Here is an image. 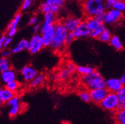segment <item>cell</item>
Segmentation results:
<instances>
[{
	"label": "cell",
	"mask_w": 125,
	"mask_h": 124,
	"mask_svg": "<svg viewBox=\"0 0 125 124\" xmlns=\"http://www.w3.org/2000/svg\"><path fill=\"white\" fill-rule=\"evenodd\" d=\"M79 97L83 102L89 103L92 101L91 99L90 91L88 89H83L79 91Z\"/></svg>",
	"instance_id": "cell-24"
},
{
	"label": "cell",
	"mask_w": 125,
	"mask_h": 124,
	"mask_svg": "<svg viewBox=\"0 0 125 124\" xmlns=\"http://www.w3.org/2000/svg\"><path fill=\"white\" fill-rule=\"evenodd\" d=\"M72 33L74 36L75 39H79L88 36L90 33V30H89L85 20H82L79 26Z\"/></svg>",
	"instance_id": "cell-11"
},
{
	"label": "cell",
	"mask_w": 125,
	"mask_h": 124,
	"mask_svg": "<svg viewBox=\"0 0 125 124\" xmlns=\"http://www.w3.org/2000/svg\"><path fill=\"white\" fill-rule=\"evenodd\" d=\"M117 96L119 97L121 103H123L125 101V86H123L120 91L117 93Z\"/></svg>",
	"instance_id": "cell-34"
},
{
	"label": "cell",
	"mask_w": 125,
	"mask_h": 124,
	"mask_svg": "<svg viewBox=\"0 0 125 124\" xmlns=\"http://www.w3.org/2000/svg\"><path fill=\"white\" fill-rule=\"evenodd\" d=\"M124 14L117 10L111 8L105 11L104 24L113 25L117 24L123 18Z\"/></svg>",
	"instance_id": "cell-5"
},
{
	"label": "cell",
	"mask_w": 125,
	"mask_h": 124,
	"mask_svg": "<svg viewBox=\"0 0 125 124\" xmlns=\"http://www.w3.org/2000/svg\"><path fill=\"white\" fill-rule=\"evenodd\" d=\"M68 31L63 26L62 22H57L54 25V34L51 48L54 51H59L65 46V41Z\"/></svg>",
	"instance_id": "cell-2"
},
{
	"label": "cell",
	"mask_w": 125,
	"mask_h": 124,
	"mask_svg": "<svg viewBox=\"0 0 125 124\" xmlns=\"http://www.w3.org/2000/svg\"><path fill=\"white\" fill-rule=\"evenodd\" d=\"M105 12L102 13H100L98 15H97V17H95V18L98 20L99 22H100L101 23H104V20H105Z\"/></svg>",
	"instance_id": "cell-43"
},
{
	"label": "cell",
	"mask_w": 125,
	"mask_h": 124,
	"mask_svg": "<svg viewBox=\"0 0 125 124\" xmlns=\"http://www.w3.org/2000/svg\"><path fill=\"white\" fill-rule=\"evenodd\" d=\"M3 103H2L1 101H0V106H1L3 105Z\"/></svg>",
	"instance_id": "cell-49"
},
{
	"label": "cell",
	"mask_w": 125,
	"mask_h": 124,
	"mask_svg": "<svg viewBox=\"0 0 125 124\" xmlns=\"http://www.w3.org/2000/svg\"><path fill=\"white\" fill-rule=\"evenodd\" d=\"M100 106L105 110L116 112L121 108V103L116 93H109L100 103Z\"/></svg>",
	"instance_id": "cell-4"
},
{
	"label": "cell",
	"mask_w": 125,
	"mask_h": 124,
	"mask_svg": "<svg viewBox=\"0 0 125 124\" xmlns=\"http://www.w3.org/2000/svg\"><path fill=\"white\" fill-rule=\"evenodd\" d=\"M71 74H72L70 72V71L65 67L60 70L59 75V77H60V79H62V80H67V79H68L69 78Z\"/></svg>",
	"instance_id": "cell-31"
},
{
	"label": "cell",
	"mask_w": 125,
	"mask_h": 124,
	"mask_svg": "<svg viewBox=\"0 0 125 124\" xmlns=\"http://www.w3.org/2000/svg\"><path fill=\"white\" fill-rule=\"evenodd\" d=\"M109 43L117 51H121L123 49V44L121 41L120 38L116 35L112 36Z\"/></svg>",
	"instance_id": "cell-19"
},
{
	"label": "cell",
	"mask_w": 125,
	"mask_h": 124,
	"mask_svg": "<svg viewBox=\"0 0 125 124\" xmlns=\"http://www.w3.org/2000/svg\"><path fill=\"white\" fill-rule=\"evenodd\" d=\"M81 81L89 91L106 88V80L97 70L86 76H81Z\"/></svg>",
	"instance_id": "cell-1"
},
{
	"label": "cell",
	"mask_w": 125,
	"mask_h": 124,
	"mask_svg": "<svg viewBox=\"0 0 125 124\" xmlns=\"http://www.w3.org/2000/svg\"><path fill=\"white\" fill-rule=\"evenodd\" d=\"M121 109H123L125 110V101L121 103Z\"/></svg>",
	"instance_id": "cell-48"
},
{
	"label": "cell",
	"mask_w": 125,
	"mask_h": 124,
	"mask_svg": "<svg viewBox=\"0 0 125 124\" xmlns=\"http://www.w3.org/2000/svg\"><path fill=\"white\" fill-rule=\"evenodd\" d=\"M75 38L74 36H73V33L72 32H69L66 38H65V46H68L69 45L71 44L73 41H74Z\"/></svg>",
	"instance_id": "cell-36"
},
{
	"label": "cell",
	"mask_w": 125,
	"mask_h": 124,
	"mask_svg": "<svg viewBox=\"0 0 125 124\" xmlns=\"http://www.w3.org/2000/svg\"><path fill=\"white\" fill-rule=\"evenodd\" d=\"M38 24H39V18H38V16L37 15L32 16L28 22L29 25H32V26H34V25H36Z\"/></svg>",
	"instance_id": "cell-37"
},
{
	"label": "cell",
	"mask_w": 125,
	"mask_h": 124,
	"mask_svg": "<svg viewBox=\"0 0 125 124\" xmlns=\"http://www.w3.org/2000/svg\"><path fill=\"white\" fill-rule=\"evenodd\" d=\"M50 6V11L56 15L61 10V8L65 5L63 0H46Z\"/></svg>",
	"instance_id": "cell-14"
},
{
	"label": "cell",
	"mask_w": 125,
	"mask_h": 124,
	"mask_svg": "<svg viewBox=\"0 0 125 124\" xmlns=\"http://www.w3.org/2000/svg\"><path fill=\"white\" fill-rule=\"evenodd\" d=\"M44 80H45V76L43 74H38L37 76L35 77L33 80L30 82V86L31 87L36 88L38 87H40L44 83Z\"/></svg>",
	"instance_id": "cell-21"
},
{
	"label": "cell",
	"mask_w": 125,
	"mask_h": 124,
	"mask_svg": "<svg viewBox=\"0 0 125 124\" xmlns=\"http://www.w3.org/2000/svg\"><path fill=\"white\" fill-rule=\"evenodd\" d=\"M16 79H17V74L15 71L11 68L5 71L4 72L1 73V79L5 84L15 81L16 80Z\"/></svg>",
	"instance_id": "cell-13"
},
{
	"label": "cell",
	"mask_w": 125,
	"mask_h": 124,
	"mask_svg": "<svg viewBox=\"0 0 125 124\" xmlns=\"http://www.w3.org/2000/svg\"><path fill=\"white\" fill-rule=\"evenodd\" d=\"M81 19L78 17H69L63 20L62 24L68 32H73L81 24Z\"/></svg>",
	"instance_id": "cell-10"
},
{
	"label": "cell",
	"mask_w": 125,
	"mask_h": 124,
	"mask_svg": "<svg viewBox=\"0 0 125 124\" xmlns=\"http://www.w3.org/2000/svg\"><path fill=\"white\" fill-rule=\"evenodd\" d=\"M40 34L44 47L50 46L53 38L54 25L50 27H45L41 25Z\"/></svg>",
	"instance_id": "cell-7"
},
{
	"label": "cell",
	"mask_w": 125,
	"mask_h": 124,
	"mask_svg": "<svg viewBox=\"0 0 125 124\" xmlns=\"http://www.w3.org/2000/svg\"><path fill=\"white\" fill-rule=\"evenodd\" d=\"M11 54H12V51L10 49H3L1 52V58H6L8 59L9 57H11Z\"/></svg>",
	"instance_id": "cell-38"
},
{
	"label": "cell",
	"mask_w": 125,
	"mask_h": 124,
	"mask_svg": "<svg viewBox=\"0 0 125 124\" xmlns=\"http://www.w3.org/2000/svg\"><path fill=\"white\" fill-rule=\"evenodd\" d=\"M119 80L123 86H125V74H123L122 76H121V77L119 78Z\"/></svg>",
	"instance_id": "cell-46"
},
{
	"label": "cell",
	"mask_w": 125,
	"mask_h": 124,
	"mask_svg": "<svg viewBox=\"0 0 125 124\" xmlns=\"http://www.w3.org/2000/svg\"><path fill=\"white\" fill-rule=\"evenodd\" d=\"M17 29H9L7 32V36L9 38H13V37L15 36V35L17 33Z\"/></svg>",
	"instance_id": "cell-41"
},
{
	"label": "cell",
	"mask_w": 125,
	"mask_h": 124,
	"mask_svg": "<svg viewBox=\"0 0 125 124\" xmlns=\"http://www.w3.org/2000/svg\"><path fill=\"white\" fill-rule=\"evenodd\" d=\"M39 9H40V11L41 13H43V14H45L46 13H48L50 11V6L48 3L47 1H45L43 3H41L40 7H39Z\"/></svg>",
	"instance_id": "cell-32"
},
{
	"label": "cell",
	"mask_w": 125,
	"mask_h": 124,
	"mask_svg": "<svg viewBox=\"0 0 125 124\" xmlns=\"http://www.w3.org/2000/svg\"><path fill=\"white\" fill-rule=\"evenodd\" d=\"M11 68V65L8 59L4 58H0V72H4Z\"/></svg>",
	"instance_id": "cell-26"
},
{
	"label": "cell",
	"mask_w": 125,
	"mask_h": 124,
	"mask_svg": "<svg viewBox=\"0 0 125 124\" xmlns=\"http://www.w3.org/2000/svg\"><path fill=\"white\" fill-rule=\"evenodd\" d=\"M90 91L92 101H93L94 103L99 104V105L109 93L106 88L94 89Z\"/></svg>",
	"instance_id": "cell-9"
},
{
	"label": "cell",
	"mask_w": 125,
	"mask_h": 124,
	"mask_svg": "<svg viewBox=\"0 0 125 124\" xmlns=\"http://www.w3.org/2000/svg\"><path fill=\"white\" fill-rule=\"evenodd\" d=\"M113 8L117 10L118 11L122 12L123 14L124 13L125 14V1L121 0H117L114 6H113Z\"/></svg>",
	"instance_id": "cell-29"
},
{
	"label": "cell",
	"mask_w": 125,
	"mask_h": 124,
	"mask_svg": "<svg viewBox=\"0 0 125 124\" xmlns=\"http://www.w3.org/2000/svg\"><path fill=\"white\" fill-rule=\"evenodd\" d=\"M8 106L11 107L15 105H19L20 103V98H19V96H15V95L14 97H13L10 100H9L8 102L6 103Z\"/></svg>",
	"instance_id": "cell-33"
},
{
	"label": "cell",
	"mask_w": 125,
	"mask_h": 124,
	"mask_svg": "<svg viewBox=\"0 0 125 124\" xmlns=\"http://www.w3.org/2000/svg\"><path fill=\"white\" fill-rule=\"evenodd\" d=\"M19 86H20V85H19V82L17 80H15V81H13V82H10V83L6 84V86L5 87L8 90H10V91L15 93V92H16V91L19 89Z\"/></svg>",
	"instance_id": "cell-30"
},
{
	"label": "cell",
	"mask_w": 125,
	"mask_h": 124,
	"mask_svg": "<svg viewBox=\"0 0 125 124\" xmlns=\"http://www.w3.org/2000/svg\"><path fill=\"white\" fill-rule=\"evenodd\" d=\"M112 34L111 32L108 29L105 28L104 30V31L101 33V34L98 36V39L100 41L102 42H109L111 38H112Z\"/></svg>",
	"instance_id": "cell-23"
},
{
	"label": "cell",
	"mask_w": 125,
	"mask_h": 124,
	"mask_svg": "<svg viewBox=\"0 0 125 124\" xmlns=\"http://www.w3.org/2000/svg\"><path fill=\"white\" fill-rule=\"evenodd\" d=\"M21 74L25 82H31L38 73L37 70L31 65H25L21 68Z\"/></svg>",
	"instance_id": "cell-8"
},
{
	"label": "cell",
	"mask_w": 125,
	"mask_h": 124,
	"mask_svg": "<svg viewBox=\"0 0 125 124\" xmlns=\"http://www.w3.org/2000/svg\"><path fill=\"white\" fill-rule=\"evenodd\" d=\"M21 110V104L13 106L10 107V109L9 110V112H8V114H9V116L11 118H13V117H15L17 115L20 113Z\"/></svg>",
	"instance_id": "cell-28"
},
{
	"label": "cell",
	"mask_w": 125,
	"mask_h": 124,
	"mask_svg": "<svg viewBox=\"0 0 125 124\" xmlns=\"http://www.w3.org/2000/svg\"><path fill=\"white\" fill-rule=\"evenodd\" d=\"M123 86L120 82L119 79L117 78H111L106 80V89L109 93L117 94Z\"/></svg>",
	"instance_id": "cell-12"
},
{
	"label": "cell",
	"mask_w": 125,
	"mask_h": 124,
	"mask_svg": "<svg viewBox=\"0 0 125 124\" xmlns=\"http://www.w3.org/2000/svg\"><path fill=\"white\" fill-rule=\"evenodd\" d=\"M32 3V1L31 0H24V1L22 2V6H21V10H23V11L27 10L31 8Z\"/></svg>",
	"instance_id": "cell-35"
},
{
	"label": "cell",
	"mask_w": 125,
	"mask_h": 124,
	"mask_svg": "<svg viewBox=\"0 0 125 124\" xmlns=\"http://www.w3.org/2000/svg\"><path fill=\"white\" fill-rule=\"evenodd\" d=\"M83 9L87 18L95 17L106 11L105 1L102 0H86L83 3Z\"/></svg>",
	"instance_id": "cell-3"
},
{
	"label": "cell",
	"mask_w": 125,
	"mask_h": 124,
	"mask_svg": "<svg viewBox=\"0 0 125 124\" xmlns=\"http://www.w3.org/2000/svg\"><path fill=\"white\" fill-rule=\"evenodd\" d=\"M41 27V25L40 24H38L36 25H34V26H33V31L35 34H38V32H40Z\"/></svg>",
	"instance_id": "cell-44"
},
{
	"label": "cell",
	"mask_w": 125,
	"mask_h": 124,
	"mask_svg": "<svg viewBox=\"0 0 125 124\" xmlns=\"http://www.w3.org/2000/svg\"><path fill=\"white\" fill-rule=\"evenodd\" d=\"M115 118L118 124H125V110L121 108L116 112Z\"/></svg>",
	"instance_id": "cell-25"
},
{
	"label": "cell",
	"mask_w": 125,
	"mask_h": 124,
	"mask_svg": "<svg viewBox=\"0 0 125 124\" xmlns=\"http://www.w3.org/2000/svg\"><path fill=\"white\" fill-rule=\"evenodd\" d=\"M95 68L93 67L88 66V65H79L76 67V72L81 75V76H84L86 75L94 72L95 71Z\"/></svg>",
	"instance_id": "cell-20"
},
{
	"label": "cell",
	"mask_w": 125,
	"mask_h": 124,
	"mask_svg": "<svg viewBox=\"0 0 125 124\" xmlns=\"http://www.w3.org/2000/svg\"><path fill=\"white\" fill-rule=\"evenodd\" d=\"M105 28H106V27H105V24H102L98 28L94 30L90 31V33L89 36L91 37L92 38H97V39H98V36L101 34L102 32L104 31V30Z\"/></svg>",
	"instance_id": "cell-27"
},
{
	"label": "cell",
	"mask_w": 125,
	"mask_h": 124,
	"mask_svg": "<svg viewBox=\"0 0 125 124\" xmlns=\"http://www.w3.org/2000/svg\"><path fill=\"white\" fill-rule=\"evenodd\" d=\"M56 20H57V18H56L55 15L50 11L44 14V22H43V24L41 25L43 26H46V27H50L55 25V24L57 22Z\"/></svg>",
	"instance_id": "cell-17"
},
{
	"label": "cell",
	"mask_w": 125,
	"mask_h": 124,
	"mask_svg": "<svg viewBox=\"0 0 125 124\" xmlns=\"http://www.w3.org/2000/svg\"><path fill=\"white\" fill-rule=\"evenodd\" d=\"M21 18H22V13L21 12L17 13L15 15L14 18L12 19V20L10 22V24H8L7 29L9 30V29H17L19 22L21 21Z\"/></svg>",
	"instance_id": "cell-22"
},
{
	"label": "cell",
	"mask_w": 125,
	"mask_h": 124,
	"mask_svg": "<svg viewBox=\"0 0 125 124\" xmlns=\"http://www.w3.org/2000/svg\"><path fill=\"white\" fill-rule=\"evenodd\" d=\"M7 37L8 36H7L6 34H3V36H1L0 37V51H1L2 49L3 48V42L5 41V39H6Z\"/></svg>",
	"instance_id": "cell-45"
},
{
	"label": "cell",
	"mask_w": 125,
	"mask_h": 124,
	"mask_svg": "<svg viewBox=\"0 0 125 124\" xmlns=\"http://www.w3.org/2000/svg\"><path fill=\"white\" fill-rule=\"evenodd\" d=\"M76 67H77V66H76L74 63H67V66H66L67 68L70 71V72L71 73V74H73V73H74V72H76Z\"/></svg>",
	"instance_id": "cell-40"
},
{
	"label": "cell",
	"mask_w": 125,
	"mask_h": 124,
	"mask_svg": "<svg viewBox=\"0 0 125 124\" xmlns=\"http://www.w3.org/2000/svg\"><path fill=\"white\" fill-rule=\"evenodd\" d=\"M85 22L86 23L88 27L89 30L90 31L95 30L96 29L100 27L102 24H104V23H101L100 22H99L95 17L87 18L85 20Z\"/></svg>",
	"instance_id": "cell-18"
},
{
	"label": "cell",
	"mask_w": 125,
	"mask_h": 124,
	"mask_svg": "<svg viewBox=\"0 0 125 124\" xmlns=\"http://www.w3.org/2000/svg\"><path fill=\"white\" fill-rule=\"evenodd\" d=\"M13 41V38H9V37H7L6 39H5V41H4L3 42V48H7L10 44H11V42H12Z\"/></svg>",
	"instance_id": "cell-42"
},
{
	"label": "cell",
	"mask_w": 125,
	"mask_h": 124,
	"mask_svg": "<svg viewBox=\"0 0 125 124\" xmlns=\"http://www.w3.org/2000/svg\"><path fill=\"white\" fill-rule=\"evenodd\" d=\"M54 79L55 80H59L60 79V77H59V74H55L54 76Z\"/></svg>",
	"instance_id": "cell-47"
},
{
	"label": "cell",
	"mask_w": 125,
	"mask_h": 124,
	"mask_svg": "<svg viewBox=\"0 0 125 124\" xmlns=\"http://www.w3.org/2000/svg\"><path fill=\"white\" fill-rule=\"evenodd\" d=\"M44 47L42 38L40 34H34L32 36L30 41H29L28 50L31 54L34 55L43 49Z\"/></svg>",
	"instance_id": "cell-6"
},
{
	"label": "cell",
	"mask_w": 125,
	"mask_h": 124,
	"mask_svg": "<svg viewBox=\"0 0 125 124\" xmlns=\"http://www.w3.org/2000/svg\"><path fill=\"white\" fill-rule=\"evenodd\" d=\"M117 0H107L105 2V9L107 10L111 9L113 8V6L115 4Z\"/></svg>",
	"instance_id": "cell-39"
},
{
	"label": "cell",
	"mask_w": 125,
	"mask_h": 124,
	"mask_svg": "<svg viewBox=\"0 0 125 124\" xmlns=\"http://www.w3.org/2000/svg\"><path fill=\"white\" fill-rule=\"evenodd\" d=\"M14 96L15 93L8 90L6 87H0V101L3 103L8 102Z\"/></svg>",
	"instance_id": "cell-15"
},
{
	"label": "cell",
	"mask_w": 125,
	"mask_h": 124,
	"mask_svg": "<svg viewBox=\"0 0 125 124\" xmlns=\"http://www.w3.org/2000/svg\"><path fill=\"white\" fill-rule=\"evenodd\" d=\"M29 49V41L25 39H22L19 41L17 44L11 49L12 53H18L22 51L28 49Z\"/></svg>",
	"instance_id": "cell-16"
}]
</instances>
